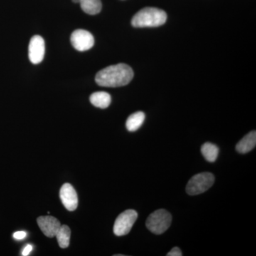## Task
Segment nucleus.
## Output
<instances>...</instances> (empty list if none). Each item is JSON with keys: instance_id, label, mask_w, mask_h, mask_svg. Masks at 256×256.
I'll use <instances>...</instances> for the list:
<instances>
[{"instance_id": "obj_1", "label": "nucleus", "mask_w": 256, "mask_h": 256, "mask_svg": "<svg viewBox=\"0 0 256 256\" xmlns=\"http://www.w3.org/2000/svg\"><path fill=\"white\" fill-rule=\"evenodd\" d=\"M134 72L132 68L126 64L110 66L98 72L96 82L102 87H120L128 85L132 80Z\"/></svg>"}, {"instance_id": "obj_2", "label": "nucleus", "mask_w": 256, "mask_h": 256, "mask_svg": "<svg viewBox=\"0 0 256 256\" xmlns=\"http://www.w3.org/2000/svg\"><path fill=\"white\" fill-rule=\"evenodd\" d=\"M168 15L163 10L156 8H146L138 12L132 18L134 28H156L166 22Z\"/></svg>"}, {"instance_id": "obj_3", "label": "nucleus", "mask_w": 256, "mask_h": 256, "mask_svg": "<svg viewBox=\"0 0 256 256\" xmlns=\"http://www.w3.org/2000/svg\"><path fill=\"white\" fill-rule=\"evenodd\" d=\"M172 223V216L168 210H156L152 213L146 222V228L152 233L160 235L170 228Z\"/></svg>"}, {"instance_id": "obj_4", "label": "nucleus", "mask_w": 256, "mask_h": 256, "mask_svg": "<svg viewBox=\"0 0 256 256\" xmlns=\"http://www.w3.org/2000/svg\"><path fill=\"white\" fill-rule=\"evenodd\" d=\"M214 181V176L210 172H202L194 175L190 178L186 185V193L191 196L200 194L212 188Z\"/></svg>"}, {"instance_id": "obj_5", "label": "nucleus", "mask_w": 256, "mask_h": 256, "mask_svg": "<svg viewBox=\"0 0 256 256\" xmlns=\"http://www.w3.org/2000/svg\"><path fill=\"white\" fill-rule=\"evenodd\" d=\"M138 216V212L132 210H124L116 218L114 222V232L117 236L127 235L132 229Z\"/></svg>"}, {"instance_id": "obj_6", "label": "nucleus", "mask_w": 256, "mask_h": 256, "mask_svg": "<svg viewBox=\"0 0 256 256\" xmlns=\"http://www.w3.org/2000/svg\"><path fill=\"white\" fill-rule=\"evenodd\" d=\"M70 42L75 50L86 52L94 46L95 40L90 32L84 30H77L72 33Z\"/></svg>"}, {"instance_id": "obj_7", "label": "nucleus", "mask_w": 256, "mask_h": 256, "mask_svg": "<svg viewBox=\"0 0 256 256\" xmlns=\"http://www.w3.org/2000/svg\"><path fill=\"white\" fill-rule=\"evenodd\" d=\"M45 54V42L44 38L38 35H35L31 38L28 45V58L33 64L41 63Z\"/></svg>"}, {"instance_id": "obj_8", "label": "nucleus", "mask_w": 256, "mask_h": 256, "mask_svg": "<svg viewBox=\"0 0 256 256\" xmlns=\"http://www.w3.org/2000/svg\"><path fill=\"white\" fill-rule=\"evenodd\" d=\"M60 198L67 210L73 212L78 207V195L75 188L68 183L64 184L60 190Z\"/></svg>"}, {"instance_id": "obj_9", "label": "nucleus", "mask_w": 256, "mask_h": 256, "mask_svg": "<svg viewBox=\"0 0 256 256\" xmlns=\"http://www.w3.org/2000/svg\"><path fill=\"white\" fill-rule=\"evenodd\" d=\"M37 224L42 232L48 238L55 237L56 234L62 226L60 220L55 217L50 216L38 217L37 218Z\"/></svg>"}, {"instance_id": "obj_10", "label": "nucleus", "mask_w": 256, "mask_h": 256, "mask_svg": "<svg viewBox=\"0 0 256 256\" xmlns=\"http://www.w3.org/2000/svg\"><path fill=\"white\" fill-rule=\"evenodd\" d=\"M256 144V132L255 130L249 132L239 141L236 149L239 153L246 154L255 148Z\"/></svg>"}, {"instance_id": "obj_11", "label": "nucleus", "mask_w": 256, "mask_h": 256, "mask_svg": "<svg viewBox=\"0 0 256 256\" xmlns=\"http://www.w3.org/2000/svg\"><path fill=\"white\" fill-rule=\"evenodd\" d=\"M90 101L92 106L99 108L105 109L110 105L111 96L107 92H96L90 96Z\"/></svg>"}, {"instance_id": "obj_12", "label": "nucleus", "mask_w": 256, "mask_h": 256, "mask_svg": "<svg viewBox=\"0 0 256 256\" xmlns=\"http://www.w3.org/2000/svg\"><path fill=\"white\" fill-rule=\"evenodd\" d=\"M146 119V114L142 111L134 112L128 117L126 128L130 132H134L142 126Z\"/></svg>"}, {"instance_id": "obj_13", "label": "nucleus", "mask_w": 256, "mask_h": 256, "mask_svg": "<svg viewBox=\"0 0 256 256\" xmlns=\"http://www.w3.org/2000/svg\"><path fill=\"white\" fill-rule=\"evenodd\" d=\"M80 8L88 14L95 15L100 12L102 3L100 0H80Z\"/></svg>"}, {"instance_id": "obj_14", "label": "nucleus", "mask_w": 256, "mask_h": 256, "mask_svg": "<svg viewBox=\"0 0 256 256\" xmlns=\"http://www.w3.org/2000/svg\"><path fill=\"white\" fill-rule=\"evenodd\" d=\"M202 154L210 162H214L218 158L220 149L218 146L210 142H206L202 146Z\"/></svg>"}, {"instance_id": "obj_15", "label": "nucleus", "mask_w": 256, "mask_h": 256, "mask_svg": "<svg viewBox=\"0 0 256 256\" xmlns=\"http://www.w3.org/2000/svg\"><path fill=\"white\" fill-rule=\"evenodd\" d=\"M62 248H66L70 244V229L68 226L62 225L55 236Z\"/></svg>"}, {"instance_id": "obj_16", "label": "nucleus", "mask_w": 256, "mask_h": 256, "mask_svg": "<svg viewBox=\"0 0 256 256\" xmlns=\"http://www.w3.org/2000/svg\"><path fill=\"white\" fill-rule=\"evenodd\" d=\"M168 256H182V252L180 250V248L174 247L171 250L168 254Z\"/></svg>"}, {"instance_id": "obj_17", "label": "nucleus", "mask_w": 256, "mask_h": 256, "mask_svg": "<svg viewBox=\"0 0 256 256\" xmlns=\"http://www.w3.org/2000/svg\"><path fill=\"white\" fill-rule=\"evenodd\" d=\"M13 236H14L15 239L22 240V239L24 238L26 236V233L24 232H15V233L13 234Z\"/></svg>"}, {"instance_id": "obj_18", "label": "nucleus", "mask_w": 256, "mask_h": 256, "mask_svg": "<svg viewBox=\"0 0 256 256\" xmlns=\"http://www.w3.org/2000/svg\"><path fill=\"white\" fill-rule=\"evenodd\" d=\"M32 250V246L31 245H28L26 247L24 248V250L22 252V256H28V254L31 252Z\"/></svg>"}, {"instance_id": "obj_19", "label": "nucleus", "mask_w": 256, "mask_h": 256, "mask_svg": "<svg viewBox=\"0 0 256 256\" xmlns=\"http://www.w3.org/2000/svg\"><path fill=\"white\" fill-rule=\"evenodd\" d=\"M72 2L74 3H79L80 2V0H72Z\"/></svg>"}]
</instances>
